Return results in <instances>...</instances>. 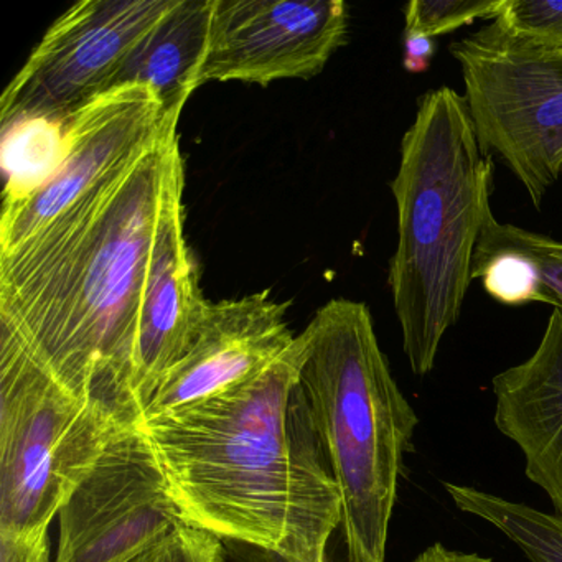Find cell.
Here are the masks:
<instances>
[{"mask_svg":"<svg viewBox=\"0 0 562 562\" xmlns=\"http://www.w3.org/2000/svg\"><path fill=\"white\" fill-rule=\"evenodd\" d=\"M180 114L41 232L0 252V347L124 424L147 281L177 183Z\"/></svg>","mask_w":562,"mask_h":562,"instance_id":"6da1fadb","label":"cell"},{"mask_svg":"<svg viewBox=\"0 0 562 562\" xmlns=\"http://www.w3.org/2000/svg\"><path fill=\"white\" fill-rule=\"evenodd\" d=\"M304 331L258 376L139 420L183 522L284 562H328L341 496L301 386Z\"/></svg>","mask_w":562,"mask_h":562,"instance_id":"7a4b0ae2","label":"cell"},{"mask_svg":"<svg viewBox=\"0 0 562 562\" xmlns=\"http://www.w3.org/2000/svg\"><path fill=\"white\" fill-rule=\"evenodd\" d=\"M492 190L493 160L480 149L465 98L447 87L427 91L391 182L397 245L387 284L416 376L432 371L459 321Z\"/></svg>","mask_w":562,"mask_h":562,"instance_id":"3957f363","label":"cell"},{"mask_svg":"<svg viewBox=\"0 0 562 562\" xmlns=\"http://www.w3.org/2000/svg\"><path fill=\"white\" fill-rule=\"evenodd\" d=\"M301 386L341 496L348 562H386L416 411L401 393L363 302L331 299L304 330Z\"/></svg>","mask_w":562,"mask_h":562,"instance_id":"277c9868","label":"cell"},{"mask_svg":"<svg viewBox=\"0 0 562 562\" xmlns=\"http://www.w3.org/2000/svg\"><path fill=\"white\" fill-rule=\"evenodd\" d=\"M124 424L0 347V531L48 529Z\"/></svg>","mask_w":562,"mask_h":562,"instance_id":"5b68a950","label":"cell"},{"mask_svg":"<svg viewBox=\"0 0 562 562\" xmlns=\"http://www.w3.org/2000/svg\"><path fill=\"white\" fill-rule=\"evenodd\" d=\"M450 54L462 68L480 149L541 206L562 173V50L528 44L493 21Z\"/></svg>","mask_w":562,"mask_h":562,"instance_id":"8992f818","label":"cell"},{"mask_svg":"<svg viewBox=\"0 0 562 562\" xmlns=\"http://www.w3.org/2000/svg\"><path fill=\"white\" fill-rule=\"evenodd\" d=\"M179 0H81L48 29L0 98L4 131L65 126L116 88L137 48Z\"/></svg>","mask_w":562,"mask_h":562,"instance_id":"52a82bcc","label":"cell"},{"mask_svg":"<svg viewBox=\"0 0 562 562\" xmlns=\"http://www.w3.org/2000/svg\"><path fill=\"white\" fill-rule=\"evenodd\" d=\"M58 516L57 562H131L186 525L136 424L114 434Z\"/></svg>","mask_w":562,"mask_h":562,"instance_id":"ba28073f","label":"cell"},{"mask_svg":"<svg viewBox=\"0 0 562 562\" xmlns=\"http://www.w3.org/2000/svg\"><path fill=\"white\" fill-rule=\"evenodd\" d=\"M173 113L153 85L124 83L94 98L67 121L60 157L38 186L8 193L0 220V252L41 232L111 170L143 149Z\"/></svg>","mask_w":562,"mask_h":562,"instance_id":"9c48e42d","label":"cell"},{"mask_svg":"<svg viewBox=\"0 0 562 562\" xmlns=\"http://www.w3.org/2000/svg\"><path fill=\"white\" fill-rule=\"evenodd\" d=\"M348 22L344 0H215L200 87L315 77L347 42Z\"/></svg>","mask_w":562,"mask_h":562,"instance_id":"30bf717a","label":"cell"},{"mask_svg":"<svg viewBox=\"0 0 562 562\" xmlns=\"http://www.w3.org/2000/svg\"><path fill=\"white\" fill-rule=\"evenodd\" d=\"M289 302L271 292L209 302L199 334L157 386L139 420L216 396L271 367L294 344Z\"/></svg>","mask_w":562,"mask_h":562,"instance_id":"8fae6325","label":"cell"},{"mask_svg":"<svg viewBox=\"0 0 562 562\" xmlns=\"http://www.w3.org/2000/svg\"><path fill=\"white\" fill-rule=\"evenodd\" d=\"M186 180L170 193L147 281L139 340L131 380L134 424L167 371L192 347L209 301L200 289L199 268L186 238Z\"/></svg>","mask_w":562,"mask_h":562,"instance_id":"7c38bea8","label":"cell"},{"mask_svg":"<svg viewBox=\"0 0 562 562\" xmlns=\"http://www.w3.org/2000/svg\"><path fill=\"white\" fill-rule=\"evenodd\" d=\"M492 387L496 427L562 518V311H552L535 353L496 374Z\"/></svg>","mask_w":562,"mask_h":562,"instance_id":"4fadbf2b","label":"cell"},{"mask_svg":"<svg viewBox=\"0 0 562 562\" xmlns=\"http://www.w3.org/2000/svg\"><path fill=\"white\" fill-rule=\"evenodd\" d=\"M215 0H179L146 38L117 78L124 83L156 88L169 111H183L200 87Z\"/></svg>","mask_w":562,"mask_h":562,"instance_id":"5bb4252c","label":"cell"},{"mask_svg":"<svg viewBox=\"0 0 562 562\" xmlns=\"http://www.w3.org/2000/svg\"><path fill=\"white\" fill-rule=\"evenodd\" d=\"M457 509L495 526L531 562H562V518L473 486L443 483Z\"/></svg>","mask_w":562,"mask_h":562,"instance_id":"9a60e30c","label":"cell"},{"mask_svg":"<svg viewBox=\"0 0 562 562\" xmlns=\"http://www.w3.org/2000/svg\"><path fill=\"white\" fill-rule=\"evenodd\" d=\"M498 252H515L529 259L539 281L538 304H549L562 311V241L519 226L499 223L492 210H488L483 220L473 265Z\"/></svg>","mask_w":562,"mask_h":562,"instance_id":"2e32d148","label":"cell"},{"mask_svg":"<svg viewBox=\"0 0 562 562\" xmlns=\"http://www.w3.org/2000/svg\"><path fill=\"white\" fill-rule=\"evenodd\" d=\"M503 0H413L404 9L406 31L427 37L449 34L479 19L495 21Z\"/></svg>","mask_w":562,"mask_h":562,"instance_id":"e0dca14e","label":"cell"},{"mask_svg":"<svg viewBox=\"0 0 562 562\" xmlns=\"http://www.w3.org/2000/svg\"><path fill=\"white\" fill-rule=\"evenodd\" d=\"M495 22L528 44L562 50L561 0H503Z\"/></svg>","mask_w":562,"mask_h":562,"instance_id":"ac0fdd59","label":"cell"},{"mask_svg":"<svg viewBox=\"0 0 562 562\" xmlns=\"http://www.w3.org/2000/svg\"><path fill=\"white\" fill-rule=\"evenodd\" d=\"M472 279L499 304L525 305L539 302V281L529 259L515 252H498L472 266Z\"/></svg>","mask_w":562,"mask_h":562,"instance_id":"d6986e66","label":"cell"},{"mask_svg":"<svg viewBox=\"0 0 562 562\" xmlns=\"http://www.w3.org/2000/svg\"><path fill=\"white\" fill-rule=\"evenodd\" d=\"M131 562H226V551L212 532L182 525Z\"/></svg>","mask_w":562,"mask_h":562,"instance_id":"ffe728a7","label":"cell"},{"mask_svg":"<svg viewBox=\"0 0 562 562\" xmlns=\"http://www.w3.org/2000/svg\"><path fill=\"white\" fill-rule=\"evenodd\" d=\"M0 562H50L48 529L0 531Z\"/></svg>","mask_w":562,"mask_h":562,"instance_id":"44dd1931","label":"cell"},{"mask_svg":"<svg viewBox=\"0 0 562 562\" xmlns=\"http://www.w3.org/2000/svg\"><path fill=\"white\" fill-rule=\"evenodd\" d=\"M436 55L432 37L419 32L406 31L403 38V67L409 74H426Z\"/></svg>","mask_w":562,"mask_h":562,"instance_id":"7402d4cb","label":"cell"},{"mask_svg":"<svg viewBox=\"0 0 562 562\" xmlns=\"http://www.w3.org/2000/svg\"><path fill=\"white\" fill-rule=\"evenodd\" d=\"M413 562H493L490 558L476 554V552H462L456 549L446 548V546L436 544L424 549Z\"/></svg>","mask_w":562,"mask_h":562,"instance_id":"603a6c76","label":"cell"},{"mask_svg":"<svg viewBox=\"0 0 562 562\" xmlns=\"http://www.w3.org/2000/svg\"><path fill=\"white\" fill-rule=\"evenodd\" d=\"M259 562H284L281 559L276 558V555L268 554L266 552L259 551L258 555ZM328 562H348L347 561V548H345L344 536H341L340 529L335 532L334 539L330 542V549H328Z\"/></svg>","mask_w":562,"mask_h":562,"instance_id":"cb8c5ba5","label":"cell"}]
</instances>
